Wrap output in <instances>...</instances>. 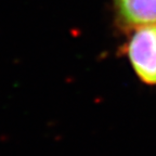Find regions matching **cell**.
Here are the masks:
<instances>
[{
  "mask_svg": "<svg viewBox=\"0 0 156 156\" xmlns=\"http://www.w3.org/2000/svg\"><path fill=\"white\" fill-rule=\"evenodd\" d=\"M114 5L122 22L128 26L156 23V0H114Z\"/></svg>",
  "mask_w": 156,
  "mask_h": 156,
  "instance_id": "cell-2",
  "label": "cell"
},
{
  "mask_svg": "<svg viewBox=\"0 0 156 156\" xmlns=\"http://www.w3.org/2000/svg\"><path fill=\"white\" fill-rule=\"evenodd\" d=\"M126 53L134 73L146 85H156V23L136 27Z\"/></svg>",
  "mask_w": 156,
  "mask_h": 156,
  "instance_id": "cell-1",
  "label": "cell"
}]
</instances>
